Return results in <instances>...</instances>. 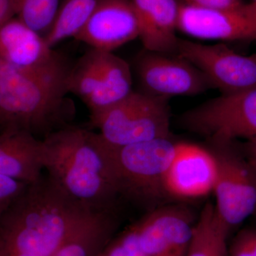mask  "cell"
<instances>
[{"label": "cell", "mask_w": 256, "mask_h": 256, "mask_svg": "<svg viewBox=\"0 0 256 256\" xmlns=\"http://www.w3.org/2000/svg\"><path fill=\"white\" fill-rule=\"evenodd\" d=\"M168 100L133 92L109 108L90 116V126L112 148L170 137Z\"/></svg>", "instance_id": "cell-5"}, {"label": "cell", "mask_w": 256, "mask_h": 256, "mask_svg": "<svg viewBox=\"0 0 256 256\" xmlns=\"http://www.w3.org/2000/svg\"><path fill=\"white\" fill-rule=\"evenodd\" d=\"M240 146L248 161L256 172V139L245 141Z\"/></svg>", "instance_id": "cell-26"}, {"label": "cell", "mask_w": 256, "mask_h": 256, "mask_svg": "<svg viewBox=\"0 0 256 256\" xmlns=\"http://www.w3.org/2000/svg\"><path fill=\"white\" fill-rule=\"evenodd\" d=\"M180 124L212 144L256 139V87L206 101L184 112Z\"/></svg>", "instance_id": "cell-8"}, {"label": "cell", "mask_w": 256, "mask_h": 256, "mask_svg": "<svg viewBox=\"0 0 256 256\" xmlns=\"http://www.w3.org/2000/svg\"><path fill=\"white\" fill-rule=\"evenodd\" d=\"M230 234L218 218L214 205L208 202L196 218L186 256H228Z\"/></svg>", "instance_id": "cell-19"}, {"label": "cell", "mask_w": 256, "mask_h": 256, "mask_svg": "<svg viewBox=\"0 0 256 256\" xmlns=\"http://www.w3.org/2000/svg\"><path fill=\"white\" fill-rule=\"evenodd\" d=\"M139 38V26L131 0H98L76 40L90 48L114 52Z\"/></svg>", "instance_id": "cell-13"}, {"label": "cell", "mask_w": 256, "mask_h": 256, "mask_svg": "<svg viewBox=\"0 0 256 256\" xmlns=\"http://www.w3.org/2000/svg\"><path fill=\"white\" fill-rule=\"evenodd\" d=\"M66 64L22 72L0 62V129L28 131L44 140L69 126L74 107L67 99Z\"/></svg>", "instance_id": "cell-3"}, {"label": "cell", "mask_w": 256, "mask_h": 256, "mask_svg": "<svg viewBox=\"0 0 256 256\" xmlns=\"http://www.w3.org/2000/svg\"><path fill=\"white\" fill-rule=\"evenodd\" d=\"M119 208L86 215L52 256H98L118 233Z\"/></svg>", "instance_id": "cell-18"}, {"label": "cell", "mask_w": 256, "mask_h": 256, "mask_svg": "<svg viewBox=\"0 0 256 256\" xmlns=\"http://www.w3.org/2000/svg\"><path fill=\"white\" fill-rule=\"evenodd\" d=\"M176 52L196 66L212 88L222 94L256 87V53L242 55L224 44L206 45L180 38Z\"/></svg>", "instance_id": "cell-9"}, {"label": "cell", "mask_w": 256, "mask_h": 256, "mask_svg": "<svg viewBox=\"0 0 256 256\" xmlns=\"http://www.w3.org/2000/svg\"><path fill=\"white\" fill-rule=\"evenodd\" d=\"M252 10H254V14H255L256 18V0H252V2L250 3Z\"/></svg>", "instance_id": "cell-29"}, {"label": "cell", "mask_w": 256, "mask_h": 256, "mask_svg": "<svg viewBox=\"0 0 256 256\" xmlns=\"http://www.w3.org/2000/svg\"><path fill=\"white\" fill-rule=\"evenodd\" d=\"M256 256V228H246L240 230Z\"/></svg>", "instance_id": "cell-27"}, {"label": "cell", "mask_w": 256, "mask_h": 256, "mask_svg": "<svg viewBox=\"0 0 256 256\" xmlns=\"http://www.w3.org/2000/svg\"><path fill=\"white\" fill-rule=\"evenodd\" d=\"M228 256H256L240 230L228 242Z\"/></svg>", "instance_id": "cell-24"}, {"label": "cell", "mask_w": 256, "mask_h": 256, "mask_svg": "<svg viewBox=\"0 0 256 256\" xmlns=\"http://www.w3.org/2000/svg\"><path fill=\"white\" fill-rule=\"evenodd\" d=\"M14 16V0H0V26Z\"/></svg>", "instance_id": "cell-25"}, {"label": "cell", "mask_w": 256, "mask_h": 256, "mask_svg": "<svg viewBox=\"0 0 256 256\" xmlns=\"http://www.w3.org/2000/svg\"><path fill=\"white\" fill-rule=\"evenodd\" d=\"M98 0H63L50 31L45 36L54 48L68 38H76L92 16Z\"/></svg>", "instance_id": "cell-20"}, {"label": "cell", "mask_w": 256, "mask_h": 256, "mask_svg": "<svg viewBox=\"0 0 256 256\" xmlns=\"http://www.w3.org/2000/svg\"><path fill=\"white\" fill-rule=\"evenodd\" d=\"M196 218L182 205H165L136 222L138 238L146 256H186Z\"/></svg>", "instance_id": "cell-11"}, {"label": "cell", "mask_w": 256, "mask_h": 256, "mask_svg": "<svg viewBox=\"0 0 256 256\" xmlns=\"http://www.w3.org/2000/svg\"><path fill=\"white\" fill-rule=\"evenodd\" d=\"M178 3L198 8L236 10L244 8L247 3L242 0H178Z\"/></svg>", "instance_id": "cell-23"}, {"label": "cell", "mask_w": 256, "mask_h": 256, "mask_svg": "<svg viewBox=\"0 0 256 256\" xmlns=\"http://www.w3.org/2000/svg\"><path fill=\"white\" fill-rule=\"evenodd\" d=\"M178 31L206 40H256V18L250 3L240 9H214L180 4Z\"/></svg>", "instance_id": "cell-12"}, {"label": "cell", "mask_w": 256, "mask_h": 256, "mask_svg": "<svg viewBox=\"0 0 256 256\" xmlns=\"http://www.w3.org/2000/svg\"><path fill=\"white\" fill-rule=\"evenodd\" d=\"M136 70L141 92L156 97L194 96L212 88L204 75L178 55L146 50L138 57Z\"/></svg>", "instance_id": "cell-10"}, {"label": "cell", "mask_w": 256, "mask_h": 256, "mask_svg": "<svg viewBox=\"0 0 256 256\" xmlns=\"http://www.w3.org/2000/svg\"><path fill=\"white\" fill-rule=\"evenodd\" d=\"M28 186V184L0 174V220Z\"/></svg>", "instance_id": "cell-22"}, {"label": "cell", "mask_w": 256, "mask_h": 256, "mask_svg": "<svg viewBox=\"0 0 256 256\" xmlns=\"http://www.w3.org/2000/svg\"><path fill=\"white\" fill-rule=\"evenodd\" d=\"M216 174L214 156L210 150L180 142L176 156L166 173L169 198L195 200L212 194Z\"/></svg>", "instance_id": "cell-14"}, {"label": "cell", "mask_w": 256, "mask_h": 256, "mask_svg": "<svg viewBox=\"0 0 256 256\" xmlns=\"http://www.w3.org/2000/svg\"><path fill=\"white\" fill-rule=\"evenodd\" d=\"M236 142L213 144L210 149L216 164L214 205L230 235L256 214V172Z\"/></svg>", "instance_id": "cell-7"}, {"label": "cell", "mask_w": 256, "mask_h": 256, "mask_svg": "<svg viewBox=\"0 0 256 256\" xmlns=\"http://www.w3.org/2000/svg\"><path fill=\"white\" fill-rule=\"evenodd\" d=\"M0 62L22 72H38L65 64L44 36L16 16L0 26Z\"/></svg>", "instance_id": "cell-15"}, {"label": "cell", "mask_w": 256, "mask_h": 256, "mask_svg": "<svg viewBox=\"0 0 256 256\" xmlns=\"http://www.w3.org/2000/svg\"><path fill=\"white\" fill-rule=\"evenodd\" d=\"M144 50L171 54L176 50L180 3L178 0H131Z\"/></svg>", "instance_id": "cell-16"}, {"label": "cell", "mask_w": 256, "mask_h": 256, "mask_svg": "<svg viewBox=\"0 0 256 256\" xmlns=\"http://www.w3.org/2000/svg\"><path fill=\"white\" fill-rule=\"evenodd\" d=\"M90 212L43 174L0 220V242L26 255L52 256Z\"/></svg>", "instance_id": "cell-2"}, {"label": "cell", "mask_w": 256, "mask_h": 256, "mask_svg": "<svg viewBox=\"0 0 256 256\" xmlns=\"http://www.w3.org/2000/svg\"><path fill=\"white\" fill-rule=\"evenodd\" d=\"M0 256H31L18 252L0 242Z\"/></svg>", "instance_id": "cell-28"}, {"label": "cell", "mask_w": 256, "mask_h": 256, "mask_svg": "<svg viewBox=\"0 0 256 256\" xmlns=\"http://www.w3.org/2000/svg\"><path fill=\"white\" fill-rule=\"evenodd\" d=\"M178 144L168 137L111 148L120 196L148 208V212L169 198L165 181Z\"/></svg>", "instance_id": "cell-4"}, {"label": "cell", "mask_w": 256, "mask_h": 256, "mask_svg": "<svg viewBox=\"0 0 256 256\" xmlns=\"http://www.w3.org/2000/svg\"><path fill=\"white\" fill-rule=\"evenodd\" d=\"M42 140L44 170L62 191L92 212L118 208L114 152L98 133L69 124Z\"/></svg>", "instance_id": "cell-1"}, {"label": "cell", "mask_w": 256, "mask_h": 256, "mask_svg": "<svg viewBox=\"0 0 256 256\" xmlns=\"http://www.w3.org/2000/svg\"><path fill=\"white\" fill-rule=\"evenodd\" d=\"M15 16L45 37L54 22L60 0H14Z\"/></svg>", "instance_id": "cell-21"}, {"label": "cell", "mask_w": 256, "mask_h": 256, "mask_svg": "<svg viewBox=\"0 0 256 256\" xmlns=\"http://www.w3.org/2000/svg\"><path fill=\"white\" fill-rule=\"evenodd\" d=\"M69 94L85 104L90 116L118 104L132 90L130 66L114 52L90 48L69 69Z\"/></svg>", "instance_id": "cell-6"}, {"label": "cell", "mask_w": 256, "mask_h": 256, "mask_svg": "<svg viewBox=\"0 0 256 256\" xmlns=\"http://www.w3.org/2000/svg\"><path fill=\"white\" fill-rule=\"evenodd\" d=\"M43 140L28 131H0V174L30 184L43 175Z\"/></svg>", "instance_id": "cell-17"}]
</instances>
